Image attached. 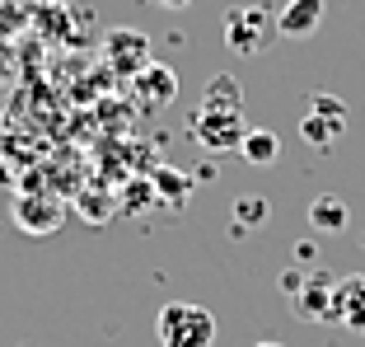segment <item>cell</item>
Masks as SVG:
<instances>
[{
  "instance_id": "7a4b0ae2",
  "label": "cell",
  "mask_w": 365,
  "mask_h": 347,
  "mask_svg": "<svg viewBox=\"0 0 365 347\" xmlns=\"http://www.w3.org/2000/svg\"><path fill=\"white\" fill-rule=\"evenodd\" d=\"M187 131H192V141L211 155H225V151L239 155V146H244V136H248V122H244V113L197 109L192 118H187Z\"/></svg>"
},
{
  "instance_id": "9c48e42d",
  "label": "cell",
  "mask_w": 365,
  "mask_h": 347,
  "mask_svg": "<svg viewBox=\"0 0 365 347\" xmlns=\"http://www.w3.org/2000/svg\"><path fill=\"white\" fill-rule=\"evenodd\" d=\"M323 10H328L323 0H286L277 14V33L281 38H309L323 24Z\"/></svg>"
},
{
  "instance_id": "6da1fadb",
  "label": "cell",
  "mask_w": 365,
  "mask_h": 347,
  "mask_svg": "<svg viewBox=\"0 0 365 347\" xmlns=\"http://www.w3.org/2000/svg\"><path fill=\"white\" fill-rule=\"evenodd\" d=\"M160 347H215V315L192 301H169L155 319Z\"/></svg>"
},
{
  "instance_id": "d6986e66",
  "label": "cell",
  "mask_w": 365,
  "mask_h": 347,
  "mask_svg": "<svg viewBox=\"0 0 365 347\" xmlns=\"http://www.w3.org/2000/svg\"><path fill=\"white\" fill-rule=\"evenodd\" d=\"M80 211H85V216L94 221V226H103V221L113 216V197H108V202H85V206H80Z\"/></svg>"
},
{
  "instance_id": "603a6c76",
  "label": "cell",
  "mask_w": 365,
  "mask_h": 347,
  "mask_svg": "<svg viewBox=\"0 0 365 347\" xmlns=\"http://www.w3.org/2000/svg\"><path fill=\"white\" fill-rule=\"evenodd\" d=\"M47 5H66V0H47Z\"/></svg>"
},
{
  "instance_id": "9a60e30c",
  "label": "cell",
  "mask_w": 365,
  "mask_h": 347,
  "mask_svg": "<svg viewBox=\"0 0 365 347\" xmlns=\"http://www.w3.org/2000/svg\"><path fill=\"white\" fill-rule=\"evenodd\" d=\"M272 216V202L267 197H239L235 202V230L244 235V230H253V226H262V221Z\"/></svg>"
},
{
  "instance_id": "44dd1931",
  "label": "cell",
  "mask_w": 365,
  "mask_h": 347,
  "mask_svg": "<svg viewBox=\"0 0 365 347\" xmlns=\"http://www.w3.org/2000/svg\"><path fill=\"white\" fill-rule=\"evenodd\" d=\"M145 5H160V10H187L192 0H145Z\"/></svg>"
},
{
  "instance_id": "5bb4252c",
  "label": "cell",
  "mask_w": 365,
  "mask_h": 347,
  "mask_svg": "<svg viewBox=\"0 0 365 347\" xmlns=\"http://www.w3.org/2000/svg\"><path fill=\"white\" fill-rule=\"evenodd\" d=\"M342 131H346V122L319 118V113H304V118H300V136L314 146V151H328V146H337V141H342Z\"/></svg>"
},
{
  "instance_id": "5b68a950",
  "label": "cell",
  "mask_w": 365,
  "mask_h": 347,
  "mask_svg": "<svg viewBox=\"0 0 365 347\" xmlns=\"http://www.w3.org/2000/svg\"><path fill=\"white\" fill-rule=\"evenodd\" d=\"M150 61H155L150 56V38H145L140 29H113L103 38V66L113 71V76L131 80V76H140Z\"/></svg>"
},
{
  "instance_id": "e0dca14e",
  "label": "cell",
  "mask_w": 365,
  "mask_h": 347,
  "mask_svg": "<svg viewBox=\"0 0 365 347\" xmlns=\"http://www.w3.org/2000/svg\"><path fill=\"white\" fill-rule=\"evenodd\" d=\"M309 113H319V118H333V122H346V104L337 94H309Z\"/></svg>"
},
{
  "instance_id": "8992f818",
  "label": "cell",
  "mask_w": 365,
  "mask_h": 347,
  "mask_svg": "<svg viewBox=\"0 0 365 347\" xmlns=\"http://www.w3.org/2000/svg\"><path fill=\"white\" fill-rule=\"evenodd\" d=\"M127 85H131V94H136V104H140V109H150V113L169 109L173 99H178V76H173L169 66H160V61H150L140 76H131Z\"/></svg>"
},
{
  "instance_id": "ffe728a7",
  "label": "cell",
  "mask_w": 365,
  "mask_h": 347,
  "mask_svg": "<svg viewBox=\"0 0 365 347\" xmlns=\"http://www.w3.org/2000/svg\"><path fill=\"white\" fill-rule=\"evenodd\" d=\"M295 263H319V249H314V239H300V244H295Z\"/></svg>"
},
{
  "instance_id": "30bf717a",
  "label": "cell",
  "mask_w": 365,
  "mask_h": 347,
  "mask_svg": "<svg viewBox=\"0 0 365 347\" xmlns=\"http://www.w3.org/2000/svg\"><path fill=\"white\" fill-rule=\"evenodd\" d=\"M304 221H309V230H314V235H342V230L351 226V211H346V202H342V197L323 193V197H314V202H309Z\"/></svg>"
},
{
  "instance_id": "8fae6325",
  "label": "cell",
  "mask_w": 365,
  "mask_h": 347,
  "mask_svg": "<svg viewBox=\"0 0 365 347\" xmlns=\"http://www.w3.org/2000/svg\"><path fill=\"white\" fill-rule=\"evenodd\" d=\"M150 188H155V197H160L164 206H182L187 197H192V174L173 169V164H155L150 169Z\"/></svg>"
},
{
  "instance_id": "4fadbf2b",
  "label": "cell",
  "mask_w": 365,
  "mask_h": 347,
  "mask_svg": "<svg viewBox=\"0 0 365 347\" xmlns=\"http://www.w3.org/2000/svg\"><path fill=\"white\" fill-rule=\"evenodd\" d=\"M202 109H225V113H244V85L235 76H215L202 94Z\"/></svg>"
},
{
  "instance_id": "ac0fdd59",
  "label": "cell",
  "mask_w": 365,
  "mask_h": 347,
  "mask_svg": "<svg viewBox=\"0 0 365 347\" xmlns=\"http://www.w3.org/2000/svg\"><path fill=\"white\" fill-rule=\"evenodd\" d=\"M309 272H314V268H286V272H281V291H286V301L300 291L304 282H309Z\"/></svg>"
},
{
  "instance_id": "2e32d148",
  "label": "cell",
  "mask_w": 365,
  "mask_h": 347,
  "mask_svg": "<svg viewBox=\"0 0 365 347\" xmlns=\"http://www.w3.org/2000/svg\"><path fill=\"white\" fill-rule=\"evenodd\" d=\"M160 197H155V188H150V178H131L127 183V197H122V211L127 216H140L145 206H155Z\"/></svg>"
},
{
  "instance_id": "7c38bea8",
  "label": "cell",
  "mask_w": 365,
  "mask_h": 347,
  "mask_svg": "<svg viewBox=\"0 0 365 347\" xmlns=\"http://www.w3.org/2000/svg\"><path fill=\"white\" fill-rule=\"evenodd\" d=\"M239 155H244V164H253V169H267V164L281 160V136L272 127H248Z\"/></svg>"
},
{
  "instance_id": "ba28073f",
  "label": "cell",
  "mask_w": 365,
  "mask_h": 347,
  "mask_svg": "<svg viewBox=\"0 0 365 347\" xmlns=\"http://www.w3.org/2000/svg\"><path fill=\"white\" fill-rule=\"evenodd\" d=\"M328 324L365 333V272H351V277L333 282V315H328Z\"/></svg>"
},
{
  "instance_id": "3957f363",
  "label": "cell",
  "mask_w": 365,
  "mask_h": 347,
  "mask_svg": "<svg viewBox=\"0 0 365 347\" xmlns=\"http://www.w3.org/2000/svg\"><path fill=\"white\" fill-rule=\"evenodd\" d=\"M277 33V14H267V5H239L235 14H225V43L239 56H262L272 47Z\"/></svg>"
},
{
  "instance_id": "277c9868",
  "label": "cell",
  "mask_w": 365,
  "mask_h": 347,
  "mask_svg": "<svg viewBox=\"0 0 365 347\" xmlns=\"http://www.w3.org/2000/svg\"><path fill=\"white\" fill-rule=\"evenodd\" d=\"M10 216H14V226H19L24 235L47 239V235H56V230L66 226V202L56 193H19L14 206H10Z\"/></svg>"
},
{
  "instance_id": "52a82bcc",
  "label": "cell",
  "mask_w": 365,
  "mask_h": 347,
  "mask_svg": "<svg viewBox=\"0 0 365 347\" xmlns=\"http://www.w3.org/2000/svg\"><path fill=\"white\" fill-rule=\"evenodd\" d=\"M290 315L304 319V324H328V315H333V277L314 268L309 282L290 296Z\"/></svg>"
},
{
  "instance_id": "7402d4cb",
  "label": "cell",
  "mask_w": 365,
  "mask_h": 347,
  "mask_svg": "<svg viewBox=\"0 0 365 347\" xmlns=\"http://www.w3.org/2000/svg\"><path fill=\"white\" fill-rule=\"evenodd\" d=\"M253 347H286V343H253Z\"/></svg>"
}]
</instances>
